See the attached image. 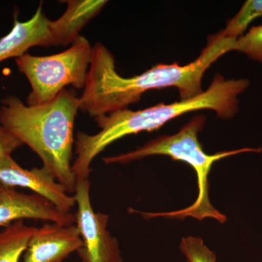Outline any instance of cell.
Segmentation results:
<instances>
[{"label":"cell","mask_w":262,"mask_h":262,"mask_svg":"<svg viewBox=\"0 0 262 262\" xmlns=\"http://www.w3.org/2000/svg\"><path fill=\"white\" fill-rule=\"evenodd\" d=\"M235 42L215 34L208 38L199 57L189 64L157 65L127 78L119 75L111 51L96 42L83 92L79 97L80 110L95 118L127 108L140 101L146 91L170 87L178 89L181 101L196 97L204 91L202 80L205 72L220 57L233 51Z\"/></svg>","instance_id":"cell-1"},{"label":"cell","mask_w":262,"mask_h":262,"mask_svg":"<svg viewBox=\"0 0 262 262\" xmlns=\"http://www.w3.org/2000/svg\"><path fill=\"white\" fill-rule=\"evenodd\" d=\"M79 110V98L67 89L44 104L29 106L17 96H8L0 106V125L34 151L70 194L77 185L72 160Z\"/></svg>","instance_id":"cell-2"},{"label":"cell","mask_w":262,"mask_h":262,"mask_svg":"<svg viewBox=\"0 0 262 262\" xmlns=\"http://www.w3.org/2000/svg\"><path fill=\"white\" fill-rule=\"evenodd\" d=\"M250 86L248 79H225L216 75L203 94L170 104L160 103L151 107L132 111L125 108L95 117L101 130L94 135L82 133L79 147L87 159L94 160L107 146L125 136L158 130L179 116L191 112L213 110L223 120H230L239 113V95Z\"/></svg>","instance_id":"cell-3"},{"label":"cell","mask_w":262,"mask_h":262,"mask_svg":"<svg viewBox=\"0 0 262 262\" xmlns=\"http://www.w3.org/2000/svg\"><path fill=\"white\" fill-rule=\"evenodd\" d=\"M205 122L206 117L204 115H196L173 135L159 136L129 152L103 158V161L106 165H123L149 156L165 155L177 161L188 164L195 171L198 194L191 206L177 211L164 213H144L136 210H133V213H140L146 219L165 217L184 220L187 217H192L199 221L212 219L221 224L227 222V216L215 208L210 201L208 175L212 166L219 160L228 157L243 153L261 152L262 148L246 147L221 151L214 155L206 154L198 140V134L203 130Z\"/></svg>","instance_id":"cell-4"},{"label":"cell","mask_w":262,"mask_h":262,"mask_svg":"<svg viewBox=\"0 0 262 262\" xmlns=\"http://www.w3.org/2000/svg\"><path fill=\"white\" fill-rule=\"evenodd\" d=\"M92 48L89 39L80 35L70 48L61 53L46 56L26 53L15 58L19 72L26 76L32 87L27 105L50 102L68 85L83 89Z\"/></svg>","instance_id":"cell-5"},{"label":"cell","mask_w":262,"mask_h":262,"mask_svg":"<svg viewBox=\"0 0 262 262\" xmlns=\"http://www.w3.org/2000/svg\"><path fill=\"white\" fill-rule=\"evenodd\" d=\"M89 179L77 178L75 225L82 247L77 251L81 262H123L116 237L107 229L108 215L96 212L91 205Z\"/></svg>","instance_id":"cell-6"},{"label":"cell","mask_w":262,"mask_h":262,"mask_svg":"<svg viewBox=\"0 0 262 262\" xmlns=\"http://www.w3.org/2000/svg\"><path fill=\"white\" fill-rule=\"evenodd\" d=\"M0 184L30 189L64 213H72V208L76 206L75 196L70 195L48 169L42 166L27 170L20 167L11 156L0 157Z\"/></svg>","instance_id":"cell-7"},{"label":"cell","mask_w":262,"mask_h":262,"mask_svg":"<svg viewBox=\"0 0 262 262\" xmlns=\"http://www.w3.org/2000/svg\"><path fill=\"white\" fill-rule=\"evenodd\" d=\"M25 220L45 221L61 225L75 224L74 213L60 211L43 196L5 187L0 193V227Z\"/></svg>","instance_id":"cell-8"},{"label":"cell","mask_w":262,"mask_h":262,"mask_svg":"<svg viewBox=\"0 0 262 262\" xmlns=\"http://www.w3.org/2000/svg\"><path fill=\"white\" fill-rule=\"evenodd\" d=\"M77 226L44 224L29 241L22 262H62L82 247Z\"/></svg>","instance_id":"cell-9"},{"label":"cell","mask_w":262,"mask_h":262,"mask_svg":"<svg viewBox=\"0 0 262 262\" xmlns=\"http://www.w3.org/2000/svg\"><path fill=\"white\" fill-rule=\"evenodd\" d=\"M50 22L51 20L43 13L42 4L27 21L20 22L15 17L11 31L0 38V62L18 58L36 46H53Z\"/></svg>","instance_id":"cell-10"},{"label":"cell","mask_w":262,"mask_h":262,"mask_svg":"<svg viewBox=\"0 0 262 262\" xmlns=\"http://www.w3.org/2000/svg\"><path fill=\"white\" fill-rule=\"evenodd\" d=\"M67 10L60 18L50 22L53 46L72 45L80 31L107 4L106 0H70Z\"/></svg>","instance_id":"cell-11"},{"label":"cell","mask_w":262,"mask_h":262,"mask_svg":"<svg viewBox=\"0 0 262 262\" xmlns=\"http://www.w3.org/2000/svg\"><path fill=\"white\" fill-rule=\"evenodd\" d=\"M37 227L17 221L0 232V262H19Z\"/></svg>","instance_id":"cell-12"},{"label":"cell","mask_w":262,"mask_h":262,"mask_svg":"<svg viewBox=\"0 0 262 262\" xmlns=\"http://www.w3.org/2000/svg\"><path fill=\"white\" fill-rule=\"evenodd\" d=\"M262 16V0H247L241 7L238 13L227 27L219 34L222 37L237 39L244 35L246 29L255 19Z\"/></svg>","instance_id":"cell-13"},{"label":"cell","mask_w":262,"mask_h":262,"mask_svg":"<svg viewBox=\"0 0 262 262\" xmlns=\"http://www.w3.org/2000/svg\"><path fill=\"white\" fill-rule=\"evenodd\" d=\"M233 51L244 53L262 64V24L251 27L234 43Z\"/></svg>","instance_id":"cell-14"},{"label":"cell","mask_w":262,"mask_h":262,"mask_svg":"<svg viewBox=\"0 0 262 262\" xmlns=\"http://www.w3.org/2000/svg\"><path fill=\"white\" fill-rule=\"evenodd\" d=\"M179 248L188 262H216L215 253L207 247L201 237H183Z\"/></svg>","instance_id":"cell-15"},{"label":"cell","mask_w":262,"mask_h":262,"mask_svg":"<svg viewBox=\"0 0 262 262\" xmlns=\"http://www.w3.org/2000/svg\"><path fill=\"white\" fill-rule=\"evenodd\" d=\"M22 145L23 143L18 138L0 125V157L11 156L12 153Z\"/></svg>","instance_id":"cell-16"},{"label":"cell","mask_w":262,"mask_h":262,"mask_svg":"<svg viewBox=\"0 0 262 262\" xmlns=\"http://www.w3.org/2000/svg\"><path fill=\"white\" fill-rule=\"evenodd\" d=\"M5 186H3V185H1V184H0V193L2 192V191L3 190V189H4L5 188Z\"/></svg>","instance_id":"cell-17"}]
</instances>
